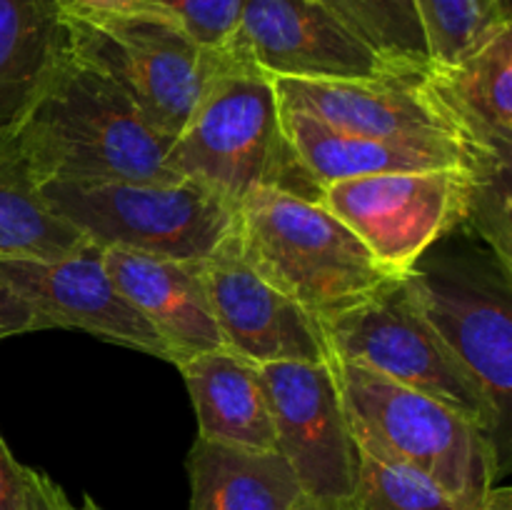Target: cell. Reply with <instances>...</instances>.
Here are the masks:
<instances>
[{"label": "cell", "mask_w": 512, "mask_h": 510, "mask_svg": "<svg viewBox=\"0 0 512 510\" xmlns=\"http://www.w3.org/2000/svg\"><path fill=\"white\" fill-rule=\"evenodd\" d=\"M30 173L45 180H128L173 183L160 133L133 100L70 50L13 133Z\"/></svg>", "instance_id": "obj_1"}, {"label": "cell", "mask_w": 512, "mask_h": 510, "mask_svg": "<svg viewBox=\"0 0 512 510\" xmlns=\"http://www.w3.org/2000/svg\"><path fill=\"white\" fill-rule=\"evenodd\" d=\"M168 165L235 208L263 188L308 200L323 195L285 138L273 78L233 43L220 50L193 115L170 148Z\"/></svg>", "instance_id": "obj_2"}, {"label": "cell", "mask_w": 512, "mask_h": 510, "mask_svg": "<svg viewBox=\"0 0 512 510\" xmlns=\"http://www.w3.org/2000/svg\"><path fill=\"white\" fill-rule=\"evenodd\" d=\"M353 438L363 453L433 480L468 510H485L500 473L493 438L443 400L330 355Z\"/></svg>", "instance_id": "obj_3"}, {"label": "cell", "mask_w": 512, "mask_h": 510, "mask_svg": "<svg viewBox=\"0 0 512 510\" xmlns=\"http://www.w3.org/2000/svg\"><path fill=\"white\" fill-rule=\"evenodd\" d=\"M243 258L273 288L328 323L398 280L320 200L263 188L238 205Z\"/></svg>", "instance_id": "obj_4"}, {"label": "cell", "mask_w": 512, "mask_h": 510, "mask_svg": "<svg viewBox=\"0 0 512 510\" xmlns=\"http://www.w3.org/2000/svg\"><path fill=\"white\" fill-rule=\"evenodd\" d=\"M40 195L90 243L155 258L203 260L238 228V208L190 178L45 180Z\"/></svg>", "instance_id": "obj_5"}, {"label": "cell", "mask_w": 512, "mask_h": 510, "mask_svg": "<svg viewBox=\"0 0 512 510\" xmlns=\"http://www.w3.org/2000/svg\"><path fill=\"white\" fill-rule=\"evenodd\" d=\"M510 280L490 253L420 258L403 278L420 315L488 405L500 458L508 445L512 405Z\"/></svg>", "instance_id": "obj_6"}, {"label": "cell", "mask_w": 512, "mask_h": 510, "mask_svg": "<svg viewBox=\"0 0 512 510\" xmlns=\"http://www.w3.org/2000/svg\"><path fill=\"white\" fill-rule=\"evenodd\" d=\"M63 20L75 58L108 75L160 133L173 140L183 133L220 50L195 43L168 15H63Z\"/></svg>", "instance_id": "obj_7"}, {"label": "cell", "mask_w": 512, "mask_h": 510, "mask_svg": "<svg viewBox=\"0 0 512 510\" xmlns=\"http://www.w3.org/2000/svg\"><path fill=\"white\" fill-rule=\"evenodd\" d=\"M330 355L365 365L463 413L485 428L498 448L495 423L473 380L420 315L403 278L323 323ZM500 453V450H498Z\"/></svg>", "instance_id": "obj_8"}, {"label": "cell", "mask_w": 512, "mask_h": 510, "mask_svg": "<svg viewBox=\"0 0 512 510\" xmlns=\"http://www.w3.org/2000/svg\"><path fill=\"white\" fill-rule=\"evenodd\" d=\"M260 375L275 430V453L310 503L353 510L360 448L330 363H265Z\"/></svg>", "instance_id": "obj_9"}, {"label": "cell", "mask_w": 512, "mask_h": 510, "mask_svg": "<svg viewBox=\"0 0 512 510\" xmlns=\"http://www.w3.org/2000/svg\"><path fill=\"white\" fill-rule=\"evenodd\" d=\"M465 168L338 180L325 185L320 203L358 235L380 268L405 278L440 238L460 228Z\"/></svg>", "instance_id": "obj_10"}, {"label": "cell", "mask_w": 512, "mask_h": 510, "mask_svg": "<svg viewBox=\"0 0 512 510\" xmlns=\"http://www.w3.org/2000/svg\"><path fill=\"white\" fill-rule=\"evenodd\" d=\"M100 245L85 240L63 258H0V278L33 308L38 330L75 328L170 363L153 325L125 300Z\"/></svg>", "instance_id": "obj_11"}, {"label": "cell", "mask_w": 512, "mask_h": 510, "mask_svg": "<svg viewBox=\"0 0 512 510\" xmlns=\"http://www.w3.org/2000/svg\"><path fill=\"white\" fill-rule=\"evenodd\" d=\"M238 230V228H235ZM225 345L253 363H330L325 328L243 258L238 233L200 260Z\"/></svg>", "instance_id": "obj_12"}, {"label": "cell", "mask_w": 512, "mask_h": 510, "mask_svg": "<svg viewBox=\"0 0 512 510\" xmlns=\"http://www.w3.org/2000/svg\"><path fill=\"white\" fill-rule=\"evenodd\" d=\"M238 45L270 78L380 80L398 70L315 0H243Z\"/></svg>", "instance_id": "obj_13"}, {"label": "cell", "mask_w": 512, "mask_h": 510, "mask_svg": "<svg viewBox=\"0 0 512 510\" xmlns=\"http://www.w3.org/2000/svg\"><path fill=\"white\" fill-rule=\"evenodd\" d=\"M280 108L303 110L333 128L400 143H458V130L435 105L423 75L380 80L273 78Z\"/></svg>", "instance_id": "obj_14"}, {"label": "cell", "mask_w": 512, "mask_h": 510, "mask_svg": "<svg viewBox=\"0 0 512 510\" xmlns=\"http://www.w3.org/2000/svg\"><path fill=\"white\" fill-rule=\"evenodd\" d=\"M103 260L125 300L160 335L175 368L195 355L228 348L215 323L200 260L155 258L123 248H105Z\"/></svg>", "instance_id": "obj_15"}, {"label": "cell", "mask_w": 512, "mask_h": 510, "mask_svg": "<svg viewBox=\"0 0 512 510\" xmlns=\"http://www.w3.org/2000/svg\"><path fill=\"white\" fill-rule=\"evenodd\" d=\"M423 85L468 150L512 155V23L450 65H430Z\"/></svg>", "instance_id": "obj_16"}, {"label": "cell", "mask_w": 512, "mask_h": 510, "mask_svg": "<svg viewBox=\"0 0 512 510\" xmlns=\"http://www.w3.org/2000/svg\"><path fill=\"white\" fill-rule=\"evenodd\" d=\"M285 138L320 188L338 180L383 173L465 168L470 153L458 143H400L348 133L303 110L280 108Z\"/></svg>", "instance_id": "obj_17"}, {"label": "cell", "mask_w": 512, "mask_h": 510, "mask_svg": "<svg viewBox=\"0 0 512 510\" xmlns=\"http://www.w3.org/2000/svg\"><path fill=\"white\" fill-rule=\"evenodd\" d=\"M198 415V438L248 450H275L260 365L220 348L178 365Z\"/></svg>", "instance_id": "obj_18"}, {"label": "cell", "mask_w": 512, "mask_h": 510, "mask_svg": "<svg viewBox=\"0 0 512 510\" xmlns=\"http://www.w3.org/2000/svg\"><path fill=\"white\" fill-rule=\"evenodd\" d=\"M68 55L55 0H0V138L15 133Z\"/></svg>", "instance_id": "obj_19"}, {"label": "cell", "mask_w": 512, "mask_h": 510, "mask_svg": "<svg viewBox=\"0 0 512 510\" xmlns=\"http://www.w3.org/2000/svg\"><path fill=\"white\" fill-rule=\"evenodd\" d=\"M188 510H295L298 478L275 450H248L198 438L188 458Z\"/></svg>", "instance_id": "obj_20"}, {"label": "cell", "mask_w": 512, "mask_h": 510, "mask_svg": "<svg viewBox=\"0 0 512 510\" xmlns=\"http://www.w3.org/2000/svg\"><path fill=\"white\" fill-rule=\"evenodd\" d=\"M83 235L48 208L13 133L0 138V258H63Z\"/></svg>", "instance_id": "obj_21"}, {"label": "cell", "mask_w": 512, "mask_h": 510, "mask_svg": "<svg viewBox=\"0 0 512 510\" xmlns=\"http://www.w3.org/2000/svg\"><path fill=\"white\" fill-rule=\"evenodd\" d=\"M370 50L405 73L425 75L430 50L413 0H315Z\"/></svg>", "instance_id": "obj_22"}, {"label": "cell", "mask_w": 512, "mask_h": 510, "mask_svg": "<svg viewBox=\"0 0 512 510\" xmlns=\"http://www.w3.org/2000/svg\"><path fill=\"white\" fill-rule=\"evenodd\" d=\"M468 153L460 228L478 235L500 268L512 275V155Z\"/></svg>", "instance_id": "obj_23"}, {"label": "cell", "mask_w": 512, "mask_h": 510, "mask_svg": "<svg viewBox=\"0 0 512 510\" xmlns=\"http://www.w3.org/2000/svg\"><path fill=\"white\" fill-rule=\"evenodd\" d=\"M353 510H468L443 488L403 465L383 463L360 450Z\"/></svg>", "instance_id": "obj_24"}, {"label": "cell", "mask_w": 512, "mask_h": 510, "mask_svg": "<svg viewBox=\"0 0 512 510\" xmlns=\"http://www.w3.org/2000/svg\"><path fill=\"white\" fill-rule=\"evenodd\" d=\"M430 50V65H450L483 43L495 28L483 0H413ZM505 25V23H503Z\"/></svg>", "instance_id": "obj_25"}, {"label": "cell", "mask_w": 512, "mask_h": 510, "mask_svg": "<svg viewBox=\"0 0 512 510\" xmlns=\"http://www.w3.org/2000/svg\"><path fill=\"white\" fill-rule=\"evenodd\" d=\"M190 38L208 50H223L238 33L243 0H155Z\"/></svg>", "instance_id": "obj_26"}, {"label": "cell", "mask_w": 512, "mask_h": 510, "mask_svg": "<svg viewBox=\"0 0 512 510\" xmlns=\"http://www.w3.org/2000/svg\"><path fill=\"white\" fill-rule=\"evenodd\" d=\"M63 490L13 458L0 435V510H70Z\"/></svg>", "instance_id": "obj_27"}, {"label": "cell", "mask_w": 512, "mask_h": 510, "mask_svg": "<svg viewBox=\"0 0 512 510\" xmlns=\"http://www.w3.org/2000/svg\"><path fill=\"white\" fill-rule=\"evenodd\" d=\"M63 15H168L155 0H55ZM170 18V15H168Z\"/></svg>", "instance_id": "obj_28"}, {"label": "cell", "mask_w": 512, "mask_h": 510, "mask_svg": "<svg viewBox=\"0 0 512 510\" xmlns=\"http://www.w3.org/2000/svg\"><path fill=\"white\" fill-rule=\"evenodd\" d=\"M33 330H38L33 308L0 278V340Z\"/></svg>", "instance_id": "obj_29"}, {"label": "cell", "mask_w": 512, "mask_h": 510, "mask_svg": "<svg viewBox=\"0 0 512 510\" xmlns=\"http://www.w3.org/2000/svg\"><path fill=\"white\" fill-rule=\"evenodd\" d=\"M483 8H485V13H488V18L493 20L495 25L512 23L510 0H483Z\"/></svg>", "instance_id": "obj_30"}, {"label": "cell", "mask_w": 512, "mask_h": 510, "mask_svg": "<svg viewBox=\"0 0 512 510\" xmlns=\"http://www.w3.org/2000/svg\"><path fill=\"white\" fill-rule=\"evenodd\" d=\"M70 510H103V508H100L93 498H85L83 505H78V508H70Z\"/></svg>", "instance_id": "obj_31"}, {"label": "cell", "mask_w": 512, "mask_h": 510, "mask_svg": "<svg viewBox=\"0 0 512 510\" xmlns=\"http://www.w3.org/2000/svg\"><path fill=\"white\" fill-rule=\"evenodd\" d=\"M295 510H328V508H320V505L310 503V500H303V503H300Z\"/></svg>", "instance_id": "obj_32"}]
</instances>
